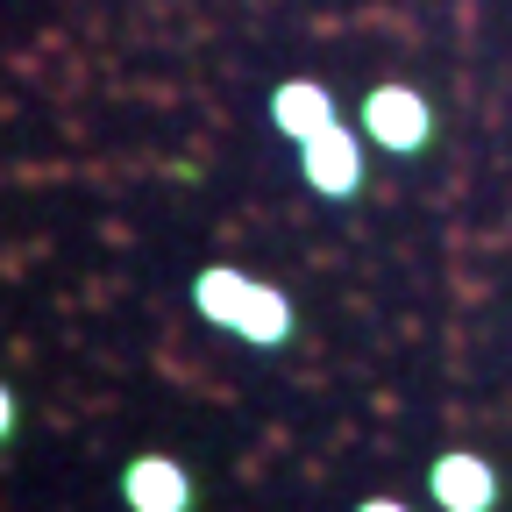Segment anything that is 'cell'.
Here are the masks:
<instances>
[{
  "mask_svg": "<svg viewBox=\"0 0 512 512\" xmlns=\"http://www.w3.org/2000/svg\"><path fill=\"white\" fill-rule=\"evenodd\" d=\"M356 128L377 143V150H392V157H413V150H427L434 143V107H427V93H413V86H370L363 93V107H356Z\"/></svg>",
  "mask_w": 512,
  "mask_h": 512,
  "instance_id": "1",
  "label": "cell"
},
{
  "mask_svg": "<svg viewBox=\"0 0 512 512\" xmlns=\"http://www.w3.org/2000/svg\"><path fill=\"white\" fill-rule=\"evenodd\" d=\"M299 178L320 192V200H356L363 185V136L356 128H320L313 143H299Z\"/></svg>",
  "mask_w": 512,
  "mask_h": 512,
  "instance_id": "2",
  "label": "cell"
},
{
  "mask_svg": "<svg viewBox=\"0 0 512 512\" xmlns=\"http://www.w3.org/2000/svg\"><path fill=\"white\" fill-rule=\"evenodd\" d=\"M427 491H434L441 512H491L498 505V470L484 456H470V448H448L427 470Z\"/></svg>",
  "mask_w": 512,
  "mask_h": 512,
  "instance_id": "3",
  "label": "cell"
},
{
  "mask_svg": "<svg viewBox=\"0 0 512 512\" xmlns=\"http://www.w3.org/2000/svg\"><path fill=\"white\" fill-rule=\"evenodd\" d=\"M121 498L128 512H192V477L171 456H136L121 470Z\"/></svg>",
  "mask_w": 512,
  "mask_h": 512,
  "instance_id": "4",
  "label": "cell"
},
{
  "mask_svg": "<svg viewBox=\"0 0 512 512\" xmlns=\"http://www.w3.org/2000/svg\"><path fill=\"white\" fill-rule=\"evenodd\" d=\"M342 114H335V93L320 86V79H285L278 93H271V128L278 136H292V143H313L320 128H335Z\"/></svg>",
  "mask_w": 512,
  "mask_h": 512,
  "instance_id": "5",
  "label": "cell"
},
{
  "mask_svg": "<svg viewBox=\"0 0 512 512\" xmlns=\"http://www.w3.org/2000/svg\"><path fill=\"white\" fill-rule=\"evenodd\" d=\"M256 285H264V278L214 264V271L192 278V306H200V320H214V328H228V335H235V328H242V313H249V299H256Z\"/></svg>",
  "mask_w": 512,
  "mask_h": 512,
  "instance_id": "6",
  "label": "cell"
},
{
  "mask_svg": "<svg viewBox=\"0 0 512 512\" xmlns=\"http://www.w3.org/2000/svg\"><path fill=\"white\" fill-rule=\"evenodd\" d=\"M235 335L256 342V349H278V342L292 335V299H285L278 285H256V299H249V313H242Z\"/></svg>",
  "mask_w": 512,
  "mask_h": 512,
  "instance_id": "7",
  "label": "cell"
},
{
  "mask_svg": "<svg viewBox=\"0 0 512 512\" xmlns=\"http://www.w3.org/2000/svg\"><path fill=\"white\" fill-rule=\"evenodd\" d=\"M356 512H406V505H399V498H363Z\"/></svg>",
  "mask_w": 512,
  "mask_h": 512,
  "instance_id": "8",
  "label": "cell"
}]
</instances>
